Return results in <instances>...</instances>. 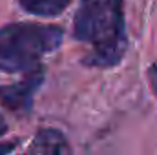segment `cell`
I'll return each instance as SVG.
<instances>
[{"mask_svg":"<svg viewBox=\"0 0 157 155\" xmlns=\"http://www.w3.org/2000/svg\"><path fill=\"white\" fill-rule=\"evenodd\" d=\"M73 37L86 46L84 66L101 70L117 66L128 49L122 0H80L73 18Z\"/></svg>","mask_w":157,"mask_h":155,"instance_id":"1","label":"cell"},{"mask_svg":"<svg viewBox=\"0 0 157 155\" xmlns=\"http://www.w3.org/2000/svg\"><path fill=\"white\" fill-rule=\"evenodd\" d=\"M64 31L59 26L7 24L0 28V70L7 73H29L40 68L44 55L60 47Z\"/></svg>","mask_w":157,"mask_h":155,"instance_id":"2","label":"cell"},{"mask_svg":"<svg viewBox=\"0 0 157 155\" xmlns=\"http://www.w3.org/2000/svg\"><path fill=\"white\" fill-rule=\"evenodd\" d=\"M42 82H44V70L40 66L37 70L26 73L20 82L0 88L2 106H6L7 110H11L15 113L29 112L31 104H33V97H35V93H37V89L40 88Z\"/></svg>","mask_w":157,"mask_h":155,"instance_id":"3","label":"cell"},{"mask_svg":"<svg viewBox=\"0 0 157 155\" xmlns=\"http://www.w3.org/2000/svg\"><path fill=\"white\" fill-rule=\"evenodd\" d=\"M26 155H71V148L62 131L55 128H42L31 141Z\"/></svg>","mask_w":157,"mask_h":155,"instance_id":"4","label":"cell"},{"mask_svg":"<svg viewBox=\"0 0 157 155\" xmlns=\"http://www.w3.org/2000/svg\"><path fill=\"white\" fill-rule=\"evenodd\" d=\"M24 11L37 17H57L60 15L71 0H17Z\"/></svg>","mask_w":157,"mask_h":155,"instance_id":"5","label":"cell"},{"mask_svg":"<svg viewBox=\"0 0 157 155\" xmlns=\"http://www.w3.org/2000/svg\"><path fill=\"white\" fill-rule=\"evenodd\" d=\"M148 80H150L152 91L155 93V97H157V66L155 64H152V66L148 68Z\"/></svg>","mask_w":157,"mask_h":155,"instance_id":"6","label":"cell"},{"mask_svg":"<svg viewBox=\"0 0 157 155\" xmlns=\"http://www.w3.org/2000/svg\"><path fill=\"white\" fill-rule=\"evenodd\" d=\"M20 141L18 139H13V141H6V142H0V155H7L11 150H15V146L18 144Z\"/></svg>","mask_w":157,"mask_h":155,"instance_id":"7","label":"cell"},{"mask_svg":"<svg viewBox=\"0 0 157 155\" xmlns=\"http://www.w3.org/2000/svg\"><path fill=\"white\" fill-rule=\"evenodd\" d=\"M7 131V124H6V120H4V117L0 115V135H4Z\"/></svg>","mask_w":157,"mask_h":155,"instance_id":"8","label":"cell"}]
</instances>
